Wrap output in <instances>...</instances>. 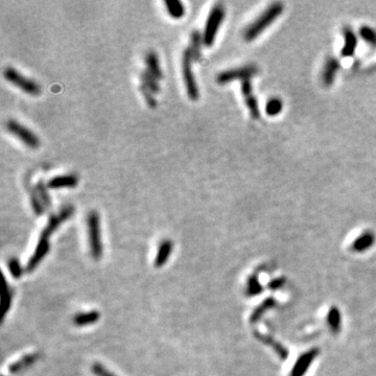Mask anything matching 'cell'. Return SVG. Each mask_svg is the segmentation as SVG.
Instances as JSON below:
<instances>
[{
	"mask_svg": "<svg viewBox=\"0 0 376 376\" xmlns=\"http://www.w3.org/2000/svg\"><path fill=\"white\" fill-rule=\"evenodd\" d=\"M79 179L76 175H61L56 176L47 182V186L51 189H59V188H73L78 185Z\"/></svg>",
	"mask_w": 376,
	"mask_h": 376,
	"instance_id": "obj_12",
	"label": "cell"
},
{
	"mask_svg": "<svg viewBox=\"0 0 376 376\" xmlns=\"http://www.w3.org/2000/svg\"><path fill=\"white\" fill-rule=\"evenodd\" d=\"M140 80L142 82V85L145 86L148 89H150L154 94L160 92V86L158 84V80H157L148 70H145L140 73Z\"/></svg>",
	"mask_w": 376,
	"mask_h": 376,
	"instance_id": "obj_19",
	"label": "cell"
},
{
	"mask_svg": "<svg viewBox=\"0 0 376 376\" xmlns=\"http://www.w3.org/2000/svg\"><path fill=\"white\" fill-rule=\"evenodd\" d=\"M374 242V236L371 232H366L354 242L353 248L358 251L369 248Z\"/></svg>",
	"mask_w": 376,
	"mask_h": 376,
	"instance_id": "obj_22",
	"label": "cell"
},
{
	"mask_svg": "<svg viewBox=\"0 0 376 376\" xmlns=\"http://www.w3.org/2000/svg\"><path fill=\"white\" fill-rule=\"evenodd\" d=\"M30 204L33 207V210L37 215H41L44 213V206L42 204L40 197L37 193V191L31 190L30 192Z\"/></svg>",
	"mask_w": 376,
	"mask_h": 376,
	"instance_id": "obj_25",
	"label": "cell"
},
{
	"mask_svg": "<svg viewBox=\"0 0 376 376\" xmlns=\"http://www.w3.org/2000/svg\"><path fill=\"white\" fill-rule=\"evenodd\" d=\"M4 287H5V290H4L3 295H2V306H1V309H2L1 317H2V319L5 317L7 311L9 310L10 304H12V299H13V292H12V290H10L9 286L7 285L5 279H4Z\"/></svg>",
	"mask_w": 376,
	"mask_h": 376,
	"instance_id": "obj_24",
	"label": "cell"
},
{
	"mask_svg": "<svg viewBox=\"0 0 376 376\" xmlns=\"http://www.w3.org/2000/svg\"><path fill=\"white\" fill-rule=\"evenodd\" d=\"M6 129L9 133H12L17 138H19L26 146L30 149H38L41 142L38 136L31 132L29 129L24 127L23 124L16 120H9L6 122Z\"/></svg>",
	"mask_w": 376,
	"mask_h": 376,
	"instance_id": "obj_8",
	"label": "cell"
},
{
	"mask_svg": "<svg viewBox=\"0 0 376 376\" xmlns=\"http://www.w3.org/2000/svg\"><path fill=\"white\" fill-rule=\"evenodd\" d=\"M100 318L99 312L96 310H92L89 312H82L79 313L73 319V323L76 324L77 326H86L89 325V324H94L97 322Z\"/></svg>",
	"mask_w": 376,
	"mask_h": 376,
	"instance_id": "obj_17",
	"label": "cell"
},
{
	"mask_svg": "<svg viewBox=\"0 0 376 376\" xmlns=\"http://www.w3.org/2000/svg\"><path fill=\"white\" fill-rule=\"evenodd\" d=\"M91 370L96 376H116V375H114L112 372H110L109 370H107L106 368H104V366H102L99 363L94 364L92 366Z\"/></svg>",
	"mask_w": 376,
	"mask_h": 376,
	"instance_id": "obj_28",
	"label": "cell"
},
{
	"mask_svg": "<svg viewBox=\"0 0 376 376\" xmlns=\"http://www.w3.org/2000/svg\"><path fill=\"white\" fill-rule=\"evenodd\" d=\"M283 9H284V6L280 2L271 4L252 24H250L246 28L245 34H244L245 40L248 42H251L252 40L256 39L266 28H268L282 14Z\"/></svg>",
	"mask_w": 376,
	"mask_h": 376,
	"instance_id": "obj_2",
	"label": "cell"
},
{
	"mask_svg": "<svg viewBox=\"0 0 376 376\" xmlns=\"http://www.w3.org/2000/svg\"><path fill=\"white\" fill-rule=\"evenodd\" d=\"M340 69V62L337 58L330 57L326 60L322 70V82L326 87L331 86Z\"/></svg>",
	"mask_w": 376,
	"mask_h": 376,
	"instance_id": "obj_11",
	"label": "cell"
},
{
	"mask_svg": "<svg viewBox=\"0 0 376 376\" xmlns=\"http://www.w3.org/2000/svg\"><path fill=\"white\" fill-rule=\"evenodd\" d=\"M167 13L174 19H181L185 14L184 5L178 0H166L164 1Z\"/></svg>",
	"mask_w": 376,
	"mask_h": 376,
	"instance_id": "obj_18",
	"label": "cell"
},
{
	"mask_svg": "<svg viewBox=\"0 0 376 376\" xmlns=\"http://www.w3.org/2000/svg\"><path fill=\"white\" fill-rule=\"evenodd\" d=\"M140 91H141V94H142L144 99H145L146 104H148V106L150 108L155 109L157 107V101H156V99L154 97V93L150 89H148L145 86H143V85L140 86Z\"/></svg>",
	"mask_w": 376,
	"mask_h": 376,
	"instance_id": "obj_26",
	"label": "cell"
},
{
	"mask_svg": "<svg viewBox=\"0 0 376 376\" xmlns=\"http://www.w3.org/2000/svg\"><path fill=\"white\" fill-rule=\"evenodd\" d=\"M4 78L6 81L10 82L13 85L31 96H38L41 94V88L37 82L24 77L22 73H20L13 67H7L4 70Z\"/></svg>",
	"mask_w": 376,
	"mask_h": 376,
	"instance_id": "obj_6",
	"label": "cell"
},
{
	"mask_svg": "<svg viewBox=\"0 0 376 376\" xmlns=\"http://www.w3.org/2000/svg\"><path fill=\"white\" fill-rule=\"evenodd\" d=\"M258 73V68L255 65H246L243 67H238L234 69L225 70L219 73L216 77V81L221 85H225L230 82H233L236 80L246 81L251 80Z\"/></svg>",
	"mask_w": 376,
	"mask_h": 376,
	"instance_id": "obj_7",
	"label": "cell"
},
{
	"mask_svg": "<svg viewBox=\"0 0 376 376\" xmlns=\"http://www.w3.org/2000/svg\"><path fill=\"white\" fill-rule=\"evenodd\" d=\"M282 108H283V102L280 98H271L266 103V113L269 116H276L282 111Z\"/></svg>",
	"mask_w": 376,
	"mask_h": 376,
	"instance_id": "obj_21",
	"label": "cell"
},
{
	"mask_svg": "<svg viewBox=\"0 0 376 376\" xmlns=\"http://www.w3.org/2000/svg\"><path fill=\"white\" fill-rule=\"evenodd\" d=\"M240 88H242L243 96L245 98L246 106L248 107L251 116H252V118L254 119H258L260 117V112H259V107H258L256 97L253 93V87H252L251 80L243 81L242 85H240Z\"/></svg>",
	"mask_w": 376,
	"mask_h": 376,
	"instance_id": "obj_9",
	"label": "cell"
},
{
	"mask_svg": "<svg viewBox=\"0 0 376 376\" xmlns=\"http://www.w3.org/2000/svg\"><path fill=\"white\" fill-rule=\"evenodd\" d=\"M8 268H9V271L10 273H12L13 277L14 278H20L21 276H22V273H23V270H22V267H21L19 261L16 259V258H12L9 260L8 263Z\"/></svg>",
	"mask_w": 376,
	"mask_h": 376,
	"instance_id": "obj_27",
	"label": "cell"
},
{
	"mask_svg": "<svg viewBox=\"0 0 376 376\" xmlns=\"http://www.w3.org/2000/svg\"><path fill=\"white\" fill-rule=\"evenodd\" d=\"M202 44H204L203 36L198 33L197 30H194L191 33L190 37V46L188 47L190 50V54L193 61H200L202 58Z\"/></svg>",
	"mask_w": 376,
	"mask_h": 376,
	"instance_id": "obj_15",
	"label": "cell"
},
{
	"mask_svg": "<svg viewBox=\"0 0 376 376\" xmlns=\"http://www.w3.org/2000/svg\"><path fill=\"white\" fill-rule=\"evenodd\" d=\"M73 212H75V209H73L72 206H66L64 208H62V210L58 214L50 216L46 227L44 228V230L42 231L40 235L35 253L28 260V264L26 266L27 272L34 271L37 268V266L41 263L42 259L45 257V255L48 253V250H49L48 238L51 236L52 233L56 231L62 223H64L65 221H67V219L71 217Z\"/></svg>",
	"mask_w": 376,
	"mask_h": 376,
	"instance_id": "obj_1",
	"label": "cell"
},
{
	"mask_svg": "<svg viewBox=\"0 0 376 376\" xmlns=\"http://www.w3.org/2000/svg\"><path fill=\"white\" fill-rule=\"evenodd\" d=\"M192 57L189 48H186L182 55V75L185 83L187 95L191 100L195 101L200 97V92L196 85V81L192 71Z\"/></svg>",
	"mask_w": 376,
	"mask_h": 376,
	"instance_id": "obj_5",
	"label": "cell"
},
{
	"mask_svg": "<svg viewBox=\"0 0 376 376\" xmlns=\"http://www.w3.org/2000/svg\"><path fill=\"white\" fill-rule=\"evenodd\" d=\"M343 38H344V46L342 47L341 55L344 58L352 57L358 46V37L355 35L354 30L349 27L345 26L343 29Z\"/></svg>",
	"mask_w": 376,
	"mask_h": 376,
	"instance_id": "obj_10",
	"label": "cell"
},
{
	"mask_svg": "<svg viewBox=\"0 0 376 376\" xmlns=\"http://www.w3.org/2000/svg\"><path fill=\"white\" fill-rule=\"evenodd\" d=\"M39 357H40L39 353H30V354L25 355V357H23L20 361L14 363L13 365H10L9 372L19 373L20 371L26 369L30 365H33L35 362H37Z\"/></svg>",
	"mask_w": 376,
	"mask_h": 376,
	"instance_id": "obj_16",
	"label": "cell"
},
{
	"mask_svg": "<svg viewBox=\"0 0 376 376\" xmlns=\"http://www.w3.org/2000/svg\"><path fill=\"white\" fill-rule=\"evenodd\" d=\"M87 226L91 256L95 260H98L102 256V243L99 215L96 211H91L88 214Z\"/></svg>",
	"mask_w": 376,
	"mask_h": 376,
	"instance_id": "obj_3",
	"label": "cell"
},
{
	"mask_svg": "<svg viewBox=\"0 0 376 376\" xmlns=\"http://www.w3.org/2000/svg\"><path fill=\"white\" fill-rule=\"evenodd\" d=\"M173 250V243L170 239H164L161 242L159 248H158V252H157L156 258H155V267L156 268H160L162 267L167 259H169L171 253Z\"/></svg>",
	"mask_w": 376,
	"mask_h": 376,
	"instance_id": "obj_14",
	"label": "cell"
},
{
	"mask_svg": "<svg viewBox=\"0 0 376 376\" xmlns=\"http://www.w3.org/2000/svg\"><path fill=\"white\" fill-rule=\"evenodd\" d=\"M36 191L40 197V200L43 204L44 208H49L51 206V198L47 192L46 186L43 181H39L36 185Z\"/></svg>",
	"mask_w": 376,
	"mask_h": 376,
	"instance_id": "obj_23",
	"label": "cell"
},
{
	"mask_svg": "<svg viewBox=\"0 0 376 376\" xmlns=\"http://www.w3.org/2000/svg\"><path fill=\"white\" fill-rule=\"evenodd\" d=\"M145 65L146 68H148V71L157 79V80H161L163 78V72L160 66V62L159 58L157 56L155 51L151 50L148 54L145 55Z\"/></svg>",
	"mask_w": 376,
	"mask_h": 376,
	"instance_id": "obj_13",
	"label": "cell"
},
{
	"mask_svg": "<svg viewBox=\"0 0 376 376\" xmlns=\"http://www.w3.org/2000/svg\"><path fill=\"white\" fill-rule=\"evenodd\" d=\"M225 19V8L222 5H215L209 13L206 25L204 28L203 34V41L204 45L207 47H210L213 45L214 40L216 38L217 31L221 27L223 21Z\"/></svg>",
	"mask_w": 376,
	"mask_h": 376,
	"instance_id": "obj_4",
	"label": "cell"
},
{
	"mask_svg": "<svg viewBox=\"0 0 376 376\" xmlns=\"http://www.w3.org/2000/svg\"><path fill=\"white\" fill-rule=\"evenodd\" d=\"M360 37L372 47H376V30L368 25H363L360 28Z\"/></svg>",
	"mask_w": 376,
	"mask_h": 376,
	"instance_id": "obj_20",
	"label": "cell"
}]
</instances>
